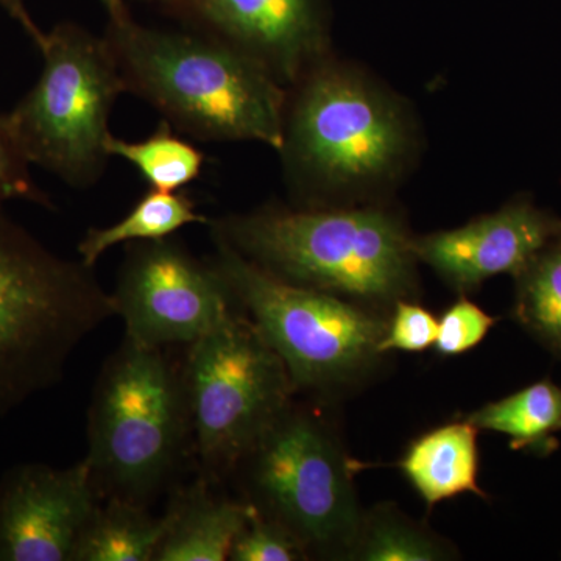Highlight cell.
Returning a JSON list of instances; mask_svg holds the SVG:
<instances>
[{"label":"cell","instance_id":"obj_26","mask_svg":"<svg viewBox=\"0 0 561 561\" xmlns=\"http://www.w3.org/2000/svg\"><path fill=\"white\" fill-rule=\"evenodd\" d=\"M0 5L7 10V13L13 18L14 21L20 22L21 27L28 33V36L33 39V43L38 46L41 39H43L44 32L41 31L35 21L32 20L27 9H25L24 0H0Z\"/></svg>","mask_w":561,"mask_h":561},{"label":"cell","instance_id":"obj_18","mask_svg":"<svg viewBox=\"0 0 561 561\" xmlns=\"http://www.w3.org/2000/svg\"><path fill=\"white\" fill-rule=\"evenodd\" d=\"M108 157L122 158L138 169L150 190L179 192L201 176L205 157L197 147L172 131L168 121L142 140H125L110 135Z\"/></svg>","mask_w":561,"mask_h":561},{"label":"cell","instance_id":"obj_19","mask_svg":"<svg viewBox=\"0 0 561 561\" xmlns=\"http://www.w3.org/2000/svg\"><path fill=\"white\" fill-rule=\"evenodd\" d=\"M478 430L500 432L515 446H538L561 430V390L542 381L472 413Z\"/></svg>","mask_w":561,"mask_h":561},{"label":"cell","instance_id":"obj_12","mask_svg":"<svg viewBox=\"0 0 561 561\" xmlns=\"http://www.w3.org/2000/svg\"><path fill=\"white\" fill-rule=\"evenodd\" d=\"M559 236L561 220L515 202L456 230L412 239V249L449 284L471 289L493 276H518Z\"/></svg>","mask_w":561,"mask_h":561},{"label":"cell","instance_id":"obj_9","mask_svg":"<svg viewBox=\"0 0 561 561\" xmlns=\"http://www.w3.org/2000/svg\"><path fill=\"white\" fill-rule=\"evenodd\" d=\"M262 515L306 546L342 548L362 527L350 465L337 443L311 416L287 411L247 454Z\"/></svg>","mask_w":561,"mask_h":561},{"label":"cell","instance_id":"obj_6","mask_svg":"<svg viewBox=\"0 0 561 561\" xmlns=\"http://www.w3.org/2000/svg\"><path fill=\"white\" fill-rule=\"evenodd\" d=\"M38 81L10 111L11 130L28 164L87 186L108 160L111 110L127 91L108 41L72 24L44 32Z\"/></svg>","mask_w":561,"mask_h":561},{"label":"cell","instance_id":"obj_15","mask_svg":"<svg viewBox=\"0 0 561 561\" xmlns=\"http://www.w3.org/2000/svg\"><path fill=\"white\" fill-rule=\"evenodd\" d=\"M478 431L470 420L459 421L432 430L409 446L401 470L430 507L459 494H482Z\"/></svg>","mask_w":561,"mask_h":561},{"label":"cell","instance_id":"obj_13","mask_svg":"<svg viewBox=\"0 0 561 561\" xmlns=\"http://www.w3.org/2000/svg\"><path fill=\"white\" fill-rule=\"evenodd\" d=\"M187 2L214 36L260 61L284 87H294L328 58L316 0Z\"/></svg>","mask_w":561,"mask_h":561},{"label":"cell","instance_id":"obj_7","mask_svg":"<svg viewBox=\"0 0 561 561\" xmlns=\"http://www.w3.org/2000/svg\"><path fill=\"white\" fill-rule=\"evenodd\" d=\"M181 373L195 451L209 476L241 463L289 411L295 390L278 353L236 312L190 345Z\"/></svg>","mask_w":561,"mask_h":561},{"label":"cell","instance_id":"obj_5","mask_svg":"<svg viewBox=\"0 0 561 561\" xmlns=\"http://www.w3.org/2000/svg\"><path fill=\"white\" fill-rule=\"evenodd\" d=\"M191 435L183 373L161 348L125 335L99 376L87 457L102 500L149 502L179 468Z\"/></svg>","mask_w":561,"mask_h":561},{"label":"cell","instance_id":"obj_21","mask_svg":"<svg viewBox=\"0 0 561 561\" xmlns=\"http://www.w3.org/2000/svg\"><path fill=\"white\" fill-rule=\"evenodd\" d=\"M356 553L368 561H430L442 559V549L424 531L390 515L362 523Z\"/></svg>","mask_w":561,"mask_h":561},{"label":"cell","instance_id":"obj_23","mask_svg":"<svg viewBox=\"0 0 561 561\" xmlns=\"http://www.w3.org/2000/svg\"><path fill=\"white\" fill-rule=\"evenodd\" d=\"M493 324V317L461 297L443 313L435 346L443 356H459L478 346Z\"/></svg>","mask_w":561,"mask_h":561},{"label":"cell","instance_id":"obj_14","mask_svg":"<svg viewBox=\"0 0 561 561\" xmlns=\"http://www.w3.org/2000/svg\"><path fill=\"white\" fill-rule=\"evenodd\" d=\"M256 507L217 496L208 481L175 494L164 513L165 531L153 561L230 560L232 545Z\"/></svg>","mask_w":561,"mask_h":561},{"label":"cell","instance_id":"obj_10","mask_svg":"<svg viewBox=\"0 0 561 561\" xmlns=\"http://www.w3.org/2000/svg\"><path fill=\"white\" fill-rule=\"evenodd\" d=\"M111 297L125 335L161 350L190 346L236 312L214 262L197 260L172 238L131 243Z\"/></svg>","mask_w":561,"mask_h":561},{"label":"cell","instance_id":"obj_16","mask_svg":"<svg viewBox=\"0 0 561 561\" xmlns=\"http://www.w3.org/2000/svg\"><path fill=\"white\" fill-rule=\"evenodd\" d=\"M165 531L146 505L110 497L81 530L70 561H153Z\"/></svg>","mask_w":561,"mask_h":561},{"label":"cell","instance_id":"obj_11","mask_svg":"<svg viewBox=\"0 0 561 561\" xmlns=\"http://www.w3.org/2000/svg\"><path fill=\"white\" fill-rule=\"evenodd\" d=\"M102 497L87 460L24 463L0 479V561H70Z\"/></svg>","mask_w":561,"mask_h":561},{"label":"cell","instance_id":"obj_27","mask_svg":"<svg viewBox=\"0 0 561 561\" xmlns=\"http://www.w3.org/2000/svg\"><path fill=\"white\" fill-rule=\"evenodd\" d=\"M102 3L105 5L106 11H108L110 18L119 16V14L128 11L124 0H102Z\"/></svg>","mask_w":561,"mask_h":561},{"label":"cell","instance_id":"obj_20","mask_svg":"<svg viewBox=\"0 0 561 561\" xmlns=\"http://www.w3.org/2000/svg\"><path fill=\"white\" fill-rule=\"evenodd\" d=\"M516 278L519 320L561 353V236L546 245Z\"/></svg>","mask_w":561,"mask_h":561},{"label":"cell","instance_id":"obj_28","mask_svg":"<svg viewBox=\"0 0 561 561\" xmlns=\"http://www.w3.org/2000/svg\"><path fill=\"white\" fill-rule=\"evenodd\" d=\"M158 2L179 3V2H183V0H158Z\"/></svg>","mask_w":561,"mask_h":561},{"label":"cell","instance_id":"obj_22","mask_svg":"<svg viewBox=\"0 0 561 561\" xmlns=\"http://www.w3.org/2000/svg\"><path fill=\"white\" fill-rule=\"evenodd\" d=\"M308 549L286 527L260 511L243 527L232 545V561H294L305 560Z\"/></svg>","mask_w":561,"mask_h":561},{"label":"cell","instance_id":"obj_4","mask_svg":"<svg viewBox=\"0 0 561 561\" xmlns=\"http://www.w3.org/2000/svg\"><path fill=\"white\" fill-rule=\"evenodd\" d=\"M294 88L279 153L305 194H359L408 165L415 144L411 116L370 77L327 58Z\"/></svg>","mask_w":561,"mask_h":561},{"label":"cell","instance_id":"obj_17","mask_svg":"<svg viewBox=\"0 0 561 561\" xmlns=\"http://www.w3.org/2000/svg\"><path fill=\"white\" fill-rule=\"evenodd\" d=\"M208 221L186 194L150 190L124 219L88 231L79 245L80 261L92 268L106 251L122 243L160 241L187 225Z\"/></svg>","mask_w":561,"mask_h":561},{"label":"cell","instance_id":"obj_24","mask_svg":"<svg viewBox=\"0 0 561 561\" xmlns=\"http://www.w3.org/2000/svg\"><path fill=\"white\" fill-rule=\"evenodd\" d=\"M31 164L18 146L7 114H0V203L28 201L47 205V197L33 181Z\"/></svg>","mask_w":561,"mask_h":561},{"label":"cell","instance_id":"obj_25","mask_svg":"<svg viewBox=\"0 0 561 561\" xmlns=\"http://www.w3.org/2000/svg\"><path fill=\"white\" fill-rule=\"evenodd\" d=\"M438 321L430 311L413 302L398 300L393 317L379 342V354L386 351H424L435 345Z\"/></svg>","mask_w":561,"mask_h":561},{"label":"cell","instance_id":"obj_2","mask_svg":"<svg viewBox=\"0 0 561 561\" xmlns=\"http://www.w3.org/2000/svg\"><path fill=\"white\" fill-rule=\"evenodd\" d=\"M214 242L276 278L337 297L398 301L416 256L400 217L381 208H262L209 220Z\"/></svg>","mask_w":561,"mask_h":561},{"label":"cell","instance_id":"obj_1","mask_svg":"<svg viewBox=\"0 0 561 561\" xmlns=\"http://www.w3.org/2000/svg\"><path fill=\"white\" fill-rule=\"evenodd\" d=\"M127 91L171 125L206 140L284 142L286 87L260 61L217 36L158 31L128 11L110 18L106 35Z\"/></svg>","mask_w":561,"mask_h":561},{"label":"cell","instance_id":"obj_8","mask_svg":"<svg viewBox=\"0 0 561 561\" xmlns=\"http://www.w3.org/2000/svg\"><path fill=\"white\" fill-rule=\"evenodd\" d=\"M216 243L214 260L236 305L278 353L298 389L348 381L378 356L387 323L337 295L276 278L238 251Z\"/></svg>","mask_w":561,"mask_h":561},{"label":"cell","instance_id":"obj_3","mask_svg":"<svg viewBox=\"0 0 561 561\" xmlns=\"http://www.w3.org/2000/svg\"><path fill=\"white\" fill-rule=\"evenodd\" d=\"M113 317L91 268L51 253L0 203V419L60 382L77 346Z\"/></svg>","mask_w":561,"mask_h":561}]
</instances>
